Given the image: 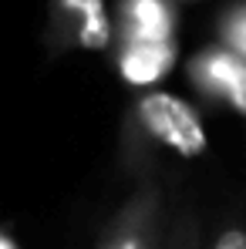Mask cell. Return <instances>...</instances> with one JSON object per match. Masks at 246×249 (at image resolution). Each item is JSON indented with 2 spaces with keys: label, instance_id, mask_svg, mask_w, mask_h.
Wrapping results in <instances>:
<instances>
[{
  "label": "cell",
  "instance_id": "cell-1",
  "mask_svg": "<svg viewBox=\"0 0 246 249\" xmlns=\"http://www.w3.org/2000/svg\"><path fill=\"white\" fill-rule=\"evenodd\" d=\"M138 118L145 124V131L155 142H162L165 148H172L175 155L199 159L206 152V128L196 108L186 105L182 98L169 91H149L138 101Z\"/></svg>",
  "mask_w": 246,
  "mask_h": 249
},
{
  "label": "cell",
  "instance_id": "cell-3",
  "mask_svg": "<svg viewBox=\"0 0 246 249\" xmlns=\"http://www.w3.org/2000/svg\"><path fill=\"white\" fill-rule=\"evenodd\" d=\"M196 71H199L206 88L223 94L236 111L246 115V61L243 57H236L229 47H216V51H206L199 57Z\"/></svg>",
  "mask_w": 246,
  "mask_h": 249
},
{
  "label": "cell",
  "instance_id": "cell-5",
  "mask_svg": "<svg viewBox=\"0 0 246 249\" xmlns=\"http://www.w3.org/2000/svg\"><path fill=\"white\" fill-rule=\"evenodd\" d=\"M175 61V44H149V41H132L118 57V71L128 84H155L159 78L169 74Z\"/></svg>",
  "mask_w": 246,
  "mask_h": 249
},
{
  "label": "cell",
  "instance_id": "cell-6",
  "mask_svg": "<svg viewBox=\"0 0 246 249\" xmlns=\"http://www.w3.org/2000/svg\"><path fill=\"white\" fill-rule=\"evenodd\" d=\"M223 41L226 47L246 61V3H236L226 17H223Z\"/></svg>",
  "mask_w": 246,
  "mask_h": 249
},
{
  "label": "cell",
  "instance_id": "cell-8",
  "mask_svg": "<svg viewBox=\"0 0 246 249\" xmlns=\"http://www.w3.org/2000/svg\"><path fill=\"white\" fill-rule=\"evenodd\" d=\"M108 249H142V239L138 236H125V239H118L115 246H108Z\"/></svg>",
  "mask_w": 246,
  "mask_h": 249
},
{
  "label": "cell",
  "instance_id": "cell-4",
  "mask_svg": "<svg viewBox=\"0 0 246 249\" xmlns=\"http://www.w3.org/2000/svg\"><path fill=\"white\" fill-rule=\"evenodd\" d=\"M122 24L128 44H169L175 31V7L169 0H122Z\"/></svg>",
  "mask_w": 246,
  "mask_h": 249
},
{
  "label": "cell",
  "instance_id": "cell-9",
  "mask_svg": "<svg viewBox=\"0 0 246 249\" xmlns=\"http://www.w3.org/2000/svg\"><path fill=\"white\" fill-rule=\"evenodd\" d=\"M0 249H14V246H10V243H7V239H0Z\"/></svg>",
  "mask_w": 246,
  "mask_h": 249
},
{
  "label": "cell",
  "instance_id": "cell-7",
  "mask_svg": "<svg viewBox=\"0 0 246 249\" xmlns=\"http://www.w3.org/2000/svg\"><path fill=\"white\" fill-rule=\"evenodd\" d=\"M212 249H246V229H240V226L223 229L219 239L212 243Z\"/></svg>",
  "mask_w": 246,
  "mask_h": 249
},
{
  "label": "cell",
  "instance_id": "cell-2",
  "mask_svg": "<svg viewBox=\"0 0 246 249\" xmlns=\"http://www.w3.org/2000/svg\"><path fill=\"white\" fill-rule=\"evenodd\" d=\"M57 27L84 47V51H105L112 44V17L105 0H51Z\"/></svg>",
  "mask_w": 246,
  "mask_h": 249
}]
</instances>
